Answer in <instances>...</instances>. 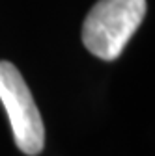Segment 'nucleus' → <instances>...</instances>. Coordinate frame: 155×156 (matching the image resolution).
Listing matches in <instances>:
<instances>
[{
	"label": "nucleus",
	"mask_w": 155,
	"mask_h": 156,
	"mask_svg": "<svg viewBox=\"0 0 155 156\" xmlns=\"http://www.w3.org/2000/svg\"><path fill=\"white\" fill-rule=\"evenodd\" d=\"M146 15V0H99L82 24L84 47L105 62L120 58Z\"/></svg>",
	"instance_id": "nucleus-1"
},
{
	"label": "nucleus",
	"mask_w": 155,
	"mask_h": 156,
	"mask_svg": "<svg viewBox=\"0 0 155 156\" xmlns=\"http://www.w3.org/2000/svg\"><path fill=\"white\" fill-rule=\"evenodd\" d=\"M0 102L6 108L15 145L28 156L40 154L45 147V126L23 74L9 62H0Z\"/></svg>",
	"instance_id": "nucleus-2"
}]
</instances>
